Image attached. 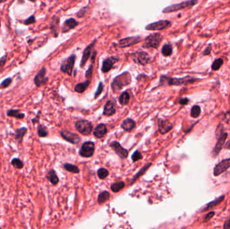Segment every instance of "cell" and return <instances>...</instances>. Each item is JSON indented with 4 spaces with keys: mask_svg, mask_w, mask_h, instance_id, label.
Instances as JSON below:
<instances>
[{
    "mask_svg": "<svg viewBox=\"0 0 230 229\" xmlns=\"http://www.w3.org/2000/svg\"><path fill=\"white\" fill-rule=\"evenodd\" d=\"M229 118V119H230V110H229L228 111L226 112L225 115V118Z\"/></svg>",
    "mask_w": 230,
    "mask_h": 229,
    "instance_id": "51",
    "label": "cell"
},
{
    "mask_svg": "<svg viewBox=\"0 0 230 229\" xmlns=\"http://www.w3.org/2000/svg\"><path fill=\"white\" fill-rule=\"evenodd\" d=\"M34 22H35L34 16H31L27 20H26L25 22H25V24H26V25H29V24L34 23Z\"/></svg>",
    "mask_w": 230,
    "mask_h": 229,
    "instance_id": "45",
    "label": "cell"
},
{
    "mask_svg": "<svg viewBox=\"0 0 230 229\" xmlns=\"http://www.w3.org/2000/svg\"><path fill=\"white\" fill-rule=\"evenodd\" d=\"M11 163V165L16 169H22L24 167L22 161L21 160H20L19 159H14Z\"/></svg>",
    "mask_w": 230,
    "mask_h": 229,
    "instance_id": "38",
    "label": "cell"
},
{
    "mask_svg": "<svg viewBox=\"0 0 230 229\" xmlns=\"http://www.w3.org/2000/svg\"><path fill=\"white\" fill-rule=\"evenodd\" d=\"M223 64V60L221 58H218L213 61L211 65V69L213 71H217L221 68Z\"/></svg>",
    "mask_w": 230,
    "mask_h": 229,
    "instance_id": "35",
    "label": "cell"
},
{
    "mask_svg": "<svg viewBox=\"0 0 230 229\" xmlns=\"http://www.w3.org/2000/svg\"><path fill=\"white\" fill-rule=\"evenodd\" d=\"M142 159V155H141V153L138 150H136L134 152V153L132 155V160L133 162H135L137 161H139V159Z\"/></svg>",
    "mask_w": 230,
    "mask_h": 229,
    "instance_id": "40",
    "label": "cell"
},
{
    "mask_svg": "<svg viewBox=\"0 0 230 229\" xmlns=\"http://www.w3.org/2000/svg\"><path fill=\"white\" fill-rule=\"evenodd\" d=\"M95 150V145L92 141L85 142L82 145L79 153L83 157H91L94 155Z\"/></svg>",
    "mask_w": 230,
    "mask_h": 229,
    "instance_id": "6",
    "label": "cell"
},
{
    "mask_svg": "<svg viewBox=\"0 0 230 229\" xmlns=\"http://www.w3.org/2000/svg\"><path fill=\"white\" fill-rule=\"evenodd\" d=\"M38 135L40 137H45L48 135V130L45 126L39 125L38 127Z\"/></svg>",
    "mask_w": 230,
    "mask_h": 229,
    "instance_id": "36",
    "label": "cell"
},
{
    "mask_svg": "<svg viewBox=\"0 0 230 229\" xmlns=\"http://www.w3.org/2000/svg\"><path fill=\"white\" fill-rule=\"evenodd\" d=\"M0 27H1V22H0Z\"/></svg>",
    "mask_w": 230,
    "mask_h": 229,
    "instance_id": "54",
    "label": "cell"
},
{
    "mask_svg": "<svg viewBox=\"0 0 230 229\" xmlns=\"http://www.w3.org/2000/svg\"><path fill=\"white\" fill-rule=\"evenodd\" d=\"M223 146L225 147V149L230 150V140L228 141L227 142H226Z\"/></svg>",
    "mask_w": 230,
    "mask_h": 229,
    "instance_id": "50",
    "label": "cell"
},
{
    "mask_svg": "<svg viewBox=\"0 0 230 229\" xmlns=\"http://www.w3.org/2000/svg\"><path fill=\"white\" fill-rule=\"evenodd\" d=\"M109 174L108 171L106 169L100 168L98 170V176L100 179H104L106 178Z\"/></svg>",
    "mask_w": 230,
    "mask_h": 229,
    "instance_id": "37",
    "label": "cell"
},
{
    "mask_svg": "<svg viewBox=\"0 0 230 229\" xmlns=\"http://www.w3.org/2000/svg\"><path fill=\"white\" fill-rule=\"evenodd\" d=\"M96 42V40H94V41H93L90 44V45H88L86 48L84 49L82 58V60H81V63H80V67H84V65H86V62H87L88 59H89V57H90V56L91 55V52H92V47L94 46V44H95Z\"/></svg>",
    "mask_w": 230,
    "mask_h": 229,
    "instance_id": "17",
    "label": "cell"
},
{
    "mask_svg": "<svg viewBox=\"0 0 230 229\" xmlns=\"http://www.w3.org/2000/svg\"><path fill=\"white\" fill-rule=\"evenodd\" d=\"M161 53L165 56H170L172 53V47L171 44H165L161 49Z\"/></svg>",
    "mask_w": 230,
    "mask_h": 229,
    "instance_id": "33",
    "label": "cell"
},
{
    "mask_svg": "<svg viewBox=\"0 0 230 229\" xmlns=\"http://www.w3.org/2000/svg\"><path fill=\"white\" fill-rule=\"evenodd\" d=\"M198 0H187V1L179 3L173 4V5L165 7L163 10V13H171V12H174L180 10L185 9L187 7H192L197 3Z\"/></svg>",
    "mask_w": 230,
    "mask_h": 229,
    "instance_id": "3",
    "label": "cell"
},
{
    "mask_svg": "<svg viewBox=\"0 0 230 229\" xmlns=\"http://www.w3.org/2000/svg\"><path fill=\"white\" fill-rule=\"evenodd\" d=\"M158 126H159V131L161 134H165L169 130H171L173 128V125L172 123H170L168 120H159L158 122Z\"/></svg>",
    "mask_w": 230,
    "mask_h": 229,
    "instance_id": "18",
    "label": "cell"
},
{
    "mask_svg": "<svg viewBox=\"0 0 230 229\" xmlns=\"http://www.w3.org/2000/svg\"><path fill=\"white\" fill-rule=\"evenodd\" d=\"M6 1V0H0V3H3V2H5Z\"/></svg>",
    "mask_w": 230,
    "mask_h": 229,
    "instance_id": "52",
    "label": "cell"
},
{
    "mask_svg": "<svg viewBox=\"0 0 230 229\" xmlns=\"http://www.w3.org/2000/svg\"><path fill=\"white\" fill-rule=\"evenodd\" d=\"M211 50H212V47H211V45H209L207 48L205 49L204 52H203V55H209L211 54Z\"/></svg>",
    "mask_w": 230,
    "mask_h": 229,
    "instance_id": "47",
    "label": "cell"
},
{
    "mask_svg": "<svg viewBox=\"0 0 230 229\" xmlns=\"http://www.w3.org/2000/svg\"><path fill=\"white\" fill-rule=\"evenodd\" d=\"M135 126V122L131 118H127L121 124V127L125 131L130 132Z\"/></svg>",
    "mask_w": 230,
    "mask_h": 229,
    "instance_id": "22",
    "label": "cell"
},
{
    "mask_svg": "<svg viewBox=\"0 0 230 229\" xmlns=\"http://www.w3.org/2000/svg\"><path fill=\"white\" fill-rule=\"evenodd\" d=\"M6 61V56H3L2 58L0 59V69L3 67Z\"/></svg>",
    "mask_w": 230,
    "mask_h": 229,
    "instance_id": "49",
    "label": "cell"
},
{
    "mask_svg": "<svg viewBox=\"0 0 230 229\" xmlns=\"http://www.w3.org/2000/svg\"><path fill=\"white\" fill-rule=\"evenodd\" d=\"M78 24V22L74 18H70L64 22L63 26V32H66L74 28Z\"/></svg>",
    "mask_w": 230,
    "mask_h": 229,
    "instance_id": "21",
    "label": "cell"
},
{
    "mask_svg": "<svg viewBox=\"0 0 230 229\" xmlns=\"http://www.w3.org/2000/svg\"><path fill=\"white\" fill-rule=\"evenodd\" d=\"M223 228L224 229H230V217L229 218V219H228L225 222V223L223 224Z\"/></svg>",
    "mask_w": 230,
    "mask_h": 229,
    "instance_id": "48",
    "label": "cell"
},
{
    "mask_svg": "<svg viewBox=\"0 0 230 229\" xmlns=\"http://www.w3.org/2000/svg\"><path fill=\"white\" fill-rule=\"evenodd\" d=\"M110 198V194L109 192L107 191H102V193H100L98 197V202L100 204H102L104 203L106 201L109 199Z\"/></svg>",
    "mask_w": 230,
    "mask_h": 229,
    "instance_id": "30",
    "label": "cell"
},
{
    "mask_svg": "<svg viewBox=\"0 0 230 229\" xmlns=\"http://www.w3.org/2000/svg\"><path fill=\"white\" fill-rule=\"evenodd\" d=\"M115 112H116V109H115V103L112 101L109 100L104 106L103 114L105 116H110L114 115Z\"/></svg>",
    "mask_w": 230,
    "mask_h": 229,
    "instance_id": "19",
    "label": "cell"
},
{
    "mask_svg": "<svg viewBox=\"0 0 230 229\" xmlns=\"http://www.w3.org/2000/svg\"><path fill=\"white\" fill-rule=\"evenodd\" d=\"M61 136L65 140L72 143V144H77V143H78L81 141L80 137H79L78 134L68 131V130H63L62 131H61Z\"/></svg>",
    "mask_w": 230,
    "mask_h": 229,
    "instance_id": "11",
    "label": "cell"
},
{
    "mask_svg": "<svg viewBox=\"0 0 230 229\" xmlns=\"http://www.w3.org/2000/svg\"><path fill=\"white\" fill-rule=\"evenodd\" d=\"M63 167L67 171H70V172H71V173H78L79 172V169L78 167L74 165L70 164V163H65V164L63 165Z\"/></svg>",
    "mask_w": 230,
    "mask_h": 229,
    "instance_id": "32",
    "label": "cell"
},
{
    "mask_svg": "<svg viewBox=\"0 0 230 229\" xmlns=\"http://www.w3.org/2000/svg\"><path fill=\"white\" fill-rule=\"evenodd\" d=\"M141 40L140 36H131V37H127L119 40L118 45L120 48L128 47L139 43L141 42Z\"/></svg>",
    "mask_w": 230,
    "mask_h": 229,
    "instance_id": "12",
    "label": "cell"
},
{
    "mask_svg": "<svg viewBox=\"0 0 230 229\" xmlns=\"http://www.w3.org/2000/svg\"><path fill=\"white\" fill-rule=\"evenodd\" d=\"M224 133L223 132V126L221 123H219V125L217 126L216 131H215V136L217 138H219L221 136L223 135V134Z\"/></svg>",
    "mask_w": 230,
    "mask_h": 229,
    "instance_id": "39",
    "label": "cell"
},
{
    "mask_svg": "<svg viewBox=\"0 0 230 229\" xmlns=\"http://www.w3.org/2000/svg\"><path fill=\"white\" fill-rule=\"evenodd\" d=\"M215 212H213V211L210 212L209 213H208L207 215H206L205 216L204 220H203V222H207L209 221V220H211L213 217L214 216H215Z\"/></svg>",
    "mask_w": 230,
    "mask_h": 229,
    "instance_id": "42",
    "label": "cell"
},
{
    "mask_svg": "<svg viewBox=\"0 0 230 229\" xmlns=\"http://www.w3.org/2000/svg\"><path fill=\"white\" fill-rule=\"evenodd\" d=\"M189 102V100L187 97H184V98H181L179 101V104L181 105H187Z\"/></svg>",
    "mask_w": 230,
    "mask_h": 229,
    "instance_id": "46",
    "label": "cell"
},
{
    "mask_svg": "<svg viewBox=\"0 0 230 229\" xmlns=\"http://www.w3.org/2000/svg\"><path fill=\"white\" fill-rule=\"evenodd\" d=\"M7 115L8 116L20 118V119L24 118V116H25V114H24V113L20 112V110H9L7 112Z\"/></svg>",
    "mask_w": 230,
    "mask_h": 229,
    "instance_id": "26",
    "label": "cell"
},
{
    "mask_svg": "<svg viewBox=\"0 0 230 229\" xmlns=\"http://www.w3.org/2000/svg\"><path fill=\"white\" fill-rule=\"evenodd\" d=\"M201 109L199 106L195 105L193 107L191 108V116L194 118H196L199 117L201 115Z\"/></svg>",
    "mask_w": 230,
    "mask_h": 229,
    "instance_id": "34",
    "label": "cell"
},
{
    "mask_svg": "<svg viewBox=\"0 0 230 229\" xmlns=\"http://www.w3.org/2000/svg\"><path fill=\"white\" fill-rule=\"evenodd\" d=\"M133 60L137 63L141 65H145L150 62L151 57L149 56L148 53L142 51L136 53L134 57H133Z\"/></svg>",
    "mask_w": 230,
    "mask_h": 229,
    "instance_id": "10",
    "label": "cell"
},
{
    "mask_svg": "<svg viewBox=\"0 0 230 229\" xmlns=\"http://www.w3.org/2000/svg\"><path fill=\"white\" fill-rule=\"evenodd\" d=\"M26 132H27V128H25V127H23V128H18L17 130H16V131H15L16 139H17V140L20 142H22V138L24 137V135L26 134Z\"/></svg>",
    "mask_w": 230,
    "mask_h": 229,
    "instance_id": "27",
    "label": "cell"
},
{
    "mask_svg": "<svg viewBox=\"0 0 230 229\" xmlns=\"http://www.w3.org/2000/svg\"><path fill=\"white\" fill-rule=\"evenodd\" d=\"M197 80L198 79L194 78V77L188 75L184 77H182V78H172V77L162 75L160 78V84L168 85H180L183 84L193 83Z\"/></svg>",
    "mask_w": 230,
    "mask_h": 229,
    "instance_id": "1",
    "label": "cell"
},
{
    "mask_svg": "<svg viewBox=\"0 0 230 229\" xmlns=\"http://www.w3.org/2000/svg\"><path fill=\"white\" fill-rule=\"evenodd\" d=\"M225 198V195H223L221 196H219V198H217V199H215V200H213V201L209 202V204H207V205H206L203 209L201 210V212H205V211H207L210 209H212L213 208H214L215 206H217L218 204H219L223 200H224Z\"/></svg>",
    "mask_w": 230,
    "mask_h": 229,
    "instance_id": "23",
    "label": "cell"
},
{
    "mask_svg": "<svg viewBox=\"0 0 230 229\" xmlns=\"http://www.w3.org/2000/svg\"><path fill=\"white\" fill-rule=\"evenodd\" d=\"M92 72H93V65H90V67L88 68V69L86 71V77L89 80H90V79L92 78Z\"/></svg>",
    "mask_w": 230,
    "mask_h": 229,
    "instance_id": "43",
    "label": "cell"
},
{
    "mask_svg": "<svg viewBox=\"0 0 230 229\" xmlns=\"http://www.w3.org/2000/svg\"><path fill=\"white\" fill-rule=\"evenodd\" d=\"M129 100H130V96L127 92H124L120 94L119 97V102L121 105L124 106L129 104Z\"/></svg>",
    "mask_w": 230,
    "mask_h": 229,
    "instance_id": "29",
    "label": "cell"
},
{
    "mask_svg": "<svg viewBox=\"0 0 230 229\" xmlns=\"http://www.w3.org/2000/svg\"><path fill=\"white\" fill-rule=\"evenodd\" d=\"M90 83V80H86L83 83H79L75 86V91L78 93H83L89 86Z\"/></svg>",
    "mask_w": 230,
    "mask_h": 229,
    "instance_id": "25",
    "label": "cell"
},
{
    "mask_svg": "<svg viewBox=\"0 0 230 229\" xmlns=\"http://www.w3.org/2000/svg\"><path fill=\"white\" fill-rule=\"evenodd\" d=\"M151 165V163H148V164H146V165H145L143 167V168L141 169L139 171V172L137 173L135 175L134 177H133V178L132 179V180H131V184H133V183H134V182L137 180V179H139V178L141 176V175H142L143 174H144V173H145V171H146L149 168V167H150Z\"/></svg>",
    "mask_w": 230,
    "mask_h": 229,
    "instance_id": "28",
    "label": "cell"
},
{
    "mask_svg": "<svg viewBox=\"0 0 230 229\" xmlns=\"http://www.w3.org/2000/svg\"><path fill=\"white\" fill-rule=\"evenodd\" d=\"M119 61L118 56H110L103 61L102 71L103 73H107L112 68L115 63H117Z\"/></svg>",
    "mask_w": 230,
    "mask_h": 229,
    "instance_id": "16",
    "label": "cell"
},
{
    "mask_svg": "<svg viewBox=\"0 0 230 229\" xmlns=\"http://www.w3.org/2000/svg\"><path fill=\"white\" fill-rule=\"evenodd\" d=\"M102 90H103V84H102V82H100L99 83L98 89H97V90L95 93V97H97L98 96H100L101 93H102Z\"/></svg>",
    "mask_w": 230,
    "mask_h": 229,
    "instance_id": "44",
    "label": "cell"
},
{
    "mask_svg": "<svg viewBox=\"0 0 230 229\" xmlns=\"http://www.w3.org/2000/svg\"><path fill=\"white\" fill-rule=\"evenodd\" d=\"M228 136V134L227 132H224L223 134V135L221 136L219 138H217V142L215 145V146L214 147L213 150L212 152L213 154V157H217L218 155H219V152L221 150L223 146H224L225 143V140L227 138Z\"/></svg>",
    "mask_w": 230,
    "mask_h": 229,
    "instance_id": "15",
    "label": "cell"
},
{
    "mask_svg": "<svg viewBox=\"0 0 230 229\" xmlns=\"http://www.w3.org/2000/svg\"><path fill=\"white\" fill-rule=\"evenodd\" d=\"M76 56L75 55H71L70 57L63 62L61 65V71L63 73H67L69 75H71L73 68L75 63Z\"/></svg>",
    "mask_w": 230,
    "mask_h": 229,
    "instance_id": "7",
    "label": "cell"
},
{
    "mask_svg": "<svg viewBox=\"0 0 230 229\" xmlns=\"http://www.w3.org/2000/svg\"><path fill=\"white\" fill-rule=\"evenodd\" d=\"M47 177L52 185H56L59 182V177H57L55 171L53 169H51L48 171Z\"/></svg>",
    "mask_w": 230,
    "mask_h": 229,
    "instance_id": "24",
    "label": "cell"
},
{
    "mask_svg": "<svg viewBox=\"0 0 230 229\" xmlns=\"http://www.w3.org/2000/svg\"><path fill=\"white\" fill-rule=\"evenodd\" d=\"M171 26V22L168 20H160V21L149 24L145 26L147 30H161Z\"/></svg>",
    "mask_w": 230,
    "mask_h": 229,
    "instance_id": "8",
    "label": "cell"
},
{
    "mask_svg": "<svg viewBox=\"0 0 230 229\" xmlns=\"http://www.w3.org/2000/svg\"><path fill=\"white\" fill-rule=\"evenodd\" d=\"M230 167V158L223 159L220 163L216 165L213 169V175L215 177L219 176Z\"/></svg>",
    "mask_w": 230,
    "mask_h": 229,
    "instance_id": "9",
    "label": "cell"
},
{
    "mask_svg": "<svg viewBox=\"0 0 230 229\" xmlns=\"http://www.w3.org/2000/svg\"><path fill=\"white\" fill-rule=\"evenodd\" d=\"M131 81V75L128 72H124L123 74L117 76L116 78L113 80L112 83V88L113 91H119L122 89L124 85H127L130 83Z\"/></svg>",
    "mask_w": 230,
    "mask_h": 229,
    "instance_id": "2",
    "label": "cell"
},
{
    "mask_svg": "<svg viewBox=\"0 0 230 229\" xmlns=\"http://www.w3.org/2000/svg\"><path fill=\"white\" fill-rule=\"evenodd\" d=\"M110 146L121 159H126L128 157V150L124 149L118 142L112 141Z\"/></svg>",
    "mask_w": 230,
    "mask_h": 229,
    "instance_id": "14",
    "label": "cell"
},
{
    "mask_svg": "<svg viewBox=\"0 0 230 229\" xmlns=\"http://www.w3.org/2000/svg\"><path fill=\"white\" fill-rule=\"evenodd\" d=\"M12 79L11 78H7L4 81H3V82L0 85V88L3 89V88H7L9 85L11 84Z\"/></svg>",
    "mask_w": 230,
    "mask_h": 229,
    "instance_id": "41",
    "label": "cell"
},
{
    "mask_svg": "<svg viewBox=\"0 0 230 229\" xmlns=\"http://www.w3.org/2000/svg\"><path fill=\"white\" fill-rule=\"evenodd\" d=\"M163 36L160 33L151 34L147 36L143 44V48H157L162 40Z\"/></svg>",
    "mask_w": 230,
    "mask_h": 229,
    "instance_id": "4",
    "label": "cell"
},
{
    "mask_svg": "<svg viewBox=\"0 0 230 229\" xmlns=\"http://www.w3.org/2000/svg\"><path fill=\"white\" fill-rule=\"evenodd\" d=\"M30 1H32V2H33V1H34V0H30Z\"/></svg>",
    "mask_w": 230,
    "mask_h": 229,
    "instance_id": "53",
    "label": "cell"
},
{
    "mask_svg": "<svg viewBox=\"0 0 230 229\" xmlns=\"http://www.w3.org/2000/svg\"><path fill=\"white\" fill-rule=\"evenodd\" d=\"M75 126L78 131L83 135H89L92 132L93 129L91 122L86 120H80L77 121Z\"/></svg>",
    "mask_w": 230,
    "mask_h": 229,
    "instance_id": "5",
    "label": "cell"
},
{
    "mask_svg": "<svg viewBox=\"0 0 230 229\" xmlns=\"http://www.w3.org/2000/svg\"><path fill=\"white\" fill-rule=\"evenodd\" d=\"M107 132V128L106 125L100 124L98 125L94 130V135L97 138H102Z\"/></svg>",
    "mask_w": 230,
    "mask_h": 229,
    "instance_id": "20",
    "label": "cell"
},
{
    "mask_svg": "<svg viewBox=\"0 0 230 229\" xmlns=\"http://www.w3.org/2000/svg\"><path fill=\"white\" fill-rule=\"evenodd\" d=\"M47 70L45 67H43L38 72L37 74L36 75L34 81V83L37 87L41 86L42 85L45 84L47 81H48V78L45 76L46 75Z\"/></svg>",
    "mask_w": 230,
    "mask_h": 229,
    "instance_id": "13",
    "label": "cell"
},
{
    "mask_svg": "<svg viewBox=\"0 0 230 229\" xmlns=\"http://www.w3.org/2000/svg\"><path fill=\"white\" fill-rule=\"evenodd\" d=\"M124 186H125L124 182H117V183H115L112 184L110 188H111V190L113 192H115V193H116V192H119L120 190L123 189Z\"/></svg>",
    "mask_w": 230,
    "mask_h": 229,
    "instance_id": "31",
    "label": "cell"
}]
</instances>
